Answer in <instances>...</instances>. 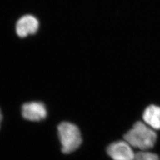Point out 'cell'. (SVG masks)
<instances>
[{
    "instance_id": "cell-8",
    "label": "cell",
    "mask_w": 160,
    "mask_h": 160,
    "mask_svg": "<svg viewBox=\"0 0 160 160\" xmlns=\"http://www.w3.org/2000/svg\"><path fill=\"white\" fill-rule=\"evenodd\" d=\"M2 120V112H1V110L0 109V124H1V122Z\"/></svg>"
},
{
    "instance_id": "cell-1",
    "label": "cell",
    "mask_w": 160,
    "mask_h": 160,
    "mask_svg": "<svg viewBox=\"0 0 160 160\" xmlns=\"http://www.w3.org/2000/svg\"><path fill=\"white\" fill-rule=\"evenodd\" d=\"M124 139L132 147L141 151H148L154 147L157 134L154 129L142 122H136L124 135Z\"/></svg>"
},
{
    "instance_id": "cell-3",
    "label": "cell",
    "mask_w": 160,
    "mask_h": 160,
    "mask_svg": "<svg viewBox=\"0 0 160 160\" xmlns=\"http://www.w3.org/2000/svg\"><path fill=\"white\" fill-rule=\"evenodd\" d=\"M107 152L113 160H134L136 154L131 145L126 141H119L110 144Z\"/></svg>"
},
{
    "instance_id": "cell-6",
    "label": "cell",
    "mask_w": 160,
    "mask_h": 160,
    "mask_svg": "<svg viewBox=\"0 0 160 160\" xmlns=\"http://www.w3.org/2000/svg\"><path fill=\"white\" fill-rule=\"evenodd\" d=\"M142 118L145 123L153 129H160V107L151 105L143 112Z\"/></svg>"
},
{
    "instance_id": "cell-7",
    "label": "cell",
    "mask_w": 160,
    "mask_h": 160,
    "mask_svg": "<svg viewBox=\"0 0 160 160\" xmlns=\"http://www.w3.org/2000/svg\"><path fill=\"white\" fill-rule=\"evenodd\" d=\"M134 160H160V157L155 153L148 151H141L135 154Z\"/></svg>"
},
{
    "instance_id": "cell-5",
    "label": "cell",
    "mask_w": 160,
    "mask_h": 160,
    "mask_svg": "<svg viewBox=\"0 0 160 160\" xmlns=\"http://www.w3.org/2000/svg\"><path fill=\"white\" fill-rule=\"evenodd\" d=\"M39 25V22L36 17L32 15H26L17 21L16 31L19 37L25 38L29 34H34L38 30Z\"/></svg>"
},
{
    "instance_id": "cell-4",
    "label": "cell",
    "mask_w": 160,
    "mask_h": 160,
    "mask_svg": "<svg viewBox=\"0 0 160 160\" xmlns=\"http://www.w3.org/2000/svg\"><path fill=\"white\" fill-rule=\"evenodd\" d=\"M22 111L23 118L30 121H40L45 119L47 116L46 107L42 102L25 103L22 106Z\"/></svg>"
},
{
    "instance_id": "cell-2",
    "label": "cell",
    "mask_w": 160,
    "mask_h": 160,
    "mask_svg": "<svg viewBox=\"0 0 160 160\" xmlns=\"http://www.w3.org/2000/svg\"><path fill=\"white\" fill-rule=\"evenodd\" d=\"M58 132L63 153H71L79 148L82 137L79 128L75 125L67 122H62L58 126Z\"/></svg>"
}]
</instances>
